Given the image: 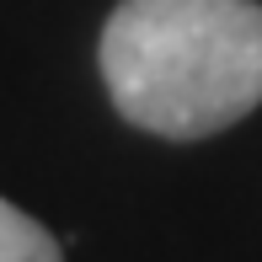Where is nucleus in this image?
<instances>
[{"mask_svg": "<svg viewBox=\"0 0 262 262\" xmlns=\"http://www.w3.org/2000/svg\"><path fill=\"white\" fill-rule=\"evenodd\" d=\"M0 262H64L54 230H43L27 209L0 198Z\"/></svg>", "mask_w": 262, "mask_h": 262, "instance_id": "obj_2", "label": "nucleus"}, {"mask_svg": "<svg viewBox=\"0 0 262 262\" xmlns=\"http://www.w3.org/2000/svg\"><path fill=\"white\" fill-rule=\"evenodd\" d=\"M118 113L161 139H204L262 102L257 0H123L102 32Z\"/></svg>", "mask_w": 262, "mask_h": 262, "instance_id": "obj_1", "label": "nucleus"}]
</instances>
